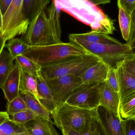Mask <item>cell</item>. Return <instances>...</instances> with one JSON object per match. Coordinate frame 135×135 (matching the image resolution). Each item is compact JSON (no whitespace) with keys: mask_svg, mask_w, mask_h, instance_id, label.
<instances>
[{"mask_svg":"<svg viewBox=\"0 0 135 135\" xmlns=\"http://www.w3.org/2000/svg\"><path fill=\"white\" fill-rule=\"evenodd\" d=\"M12 1L13 0H0V11L2 16L7 12Z\"/></svg>","mask_w":135,"mask_h":135,"instance_id":"obj_35","label":"cell"},{"mask_svg":"<svg viewBox=\"0 0 135 135\" xmlns=\"http://www.w3.org/2000/svg\"><path fill=\"white\" fill-rule=\"evenodd\" d=\"M20 68V93H29L40 102L41 98L37 90L36 76L27 72L21 67Z\"/></svg>","mask_w":135,"mask_h":135,"instance_id":"obj_19","label":"cell"},{"mask_svg":"<svg viewBox=\"0 0 135 135\" xmlns=\"http://www.w3.org/2000/svg\"><path fill=\"white\" fill-rule=\"evenodd\" d=\"M100 106L120 115V100L119 93L115 91L107 81L99 84Z\"/></svg>","mask_w":135,"mask_h":135,"instance_id":"obj_11","label":"cell"},{"mask_svg":"<svg viewBox=\"0 0 135 135\" xmlns=\"http://www.w3.org/2000/svg\"><path fill=\"white\" fill-rule=\"evenodd\" d=\"M10 119L7 112L0 111V126L8 119Z\"/></svg>","mask_w":135,"mask_h":135,"instance_id":"obj_38","label":"cell"},{"mask_svg":"<svg viewBox=\"0 0 135 135\" xmlns=\"http://www.w3.org/2000/svg\"><path fill=\"white\" fill-rule=\"evenodd\" d=\"M100 60L97 56L90 54L42 67L40 72L45 81L70 75L80 77L89 68Z\"/></svg>","mask_w":135,"mask_h":135,"instance_id":"obj_3","label":"cell"},{"mask_svg":"<svg viewBox=\"0 0 135 135\" xmlns=\"http://www.w3.org/2000/svg\"><path fill=\"white\" fill-rule=\"evenodd\" d=\"M129 46L132 50H135V38L131 44V45Z\"/></svg>","mask_w":135,"mask_h":135,"instance_id":"obj_42","label":"cell"},{"mask_svg":"<svg viewBox=\"0 0 135 135\" xmlns=\"http://www.w3.org/2000/svg\"><path fill=\"white\" fill-rule=\"evenodd\" d=\"M28 47L29 46L18 38H14L8 40L5 45V48L8 49L13 61L16 60L17 56L22 55Z\"/></svg>","mask_w":135,"mask_h":135,"instance_id":"obj_24","label":"cell"},{"mask_svg":"<svg viewBox=\"0 0 135 135\" xmlns=\"http://www.w3.org/2000/svg\"><path fill=\"white\" fill-rule=\"evenodd\" d=\"M124 135H135V117L122 119Z\"/></svg>","mask_w":135,"mask_h":135,"instance_id":"obj_32","label":"cell"},{"mask_svg":"<svg viewBox=\"0 0 135 135\" xmlns=\"http://www.w3.org/2000/svg\"><path fill=\"white\" fill-rule=\"evenodd\" d=\"M7 112L9 115L12 116L23 110L28 109L26 104L20 96L16 97L7 105Z\"/></svg>","mask_w":135,"mask_h":135,"instance_id":"obj_28","label":"cell"},{"mask_svg":"<svg viewBox=\"0 0 135 135\" xmlns=\"http://www.w3.org/2000/svg\"><path fill=\"white\" fill-rule=\"evenodd\" d=\"M70 42L75 40H82L89 43L108 45H120L122 43L109 35L91 31L84 33L69 35Z\"/></svg>","mask_w":135,"mask_h":135,"instance_id":"obj_16","label":"cell"},{"mask_svg":"<svg viewBox=\"0 0 135 135\" xmlns=\"http://www.w3.org/2000/svg\"><path fill=\"white\" fill-rule=\"evenodd\" d=\"M94 135H107L105 131H104L103 128L101 125L99 123L98 118L97 121V128L95 131Z\"/></svg>","mask_w":135,"mask_h":135,"instance_id":"obj_37","label":"cell"},{"mask_svg":"<svg viewBox=\"0 0 135 135\" xmlns=\"http://www.w3.org/2000/svg\"><path fill=\"white\" fill-rule=\"evenodd\" d=\"M98 114H99V113H98ZM97 121L95 124L93 126V127L89 131H88L86 132L80 133V132L75 131H71L69 132L68 135H94L95 131H96V128H97Z\"/></svg>","mask_w":135,"mask_h":135,"instance_id":"obj_36","label":"cell"},{"mask_svg":"<svg viewBox=\"0 0 135 135\" xmlns=\"http://www.w3.org/2000/svg\"><path fill=\"white\" fill-rule=\"evenodd\" d=\"M23 0H13L9 8L2 16L1 34L6 42L17 36L25 34L29 21L23 12Z\"/></svg>","mask_w":135,"mask_h":135,"instance_id":"obj_6","label":"cell"},{"mask_svg":"<svg viewBox=\"0 0 135 135\" xmlns=\"http://www.w3.org/2000/svg\"><path fill=\"white\" fill-rule=\"evenodd\" d=\"M50 2L49 0H23V13L29 24L40 12L46 10Z\"/></svg>","mask_w":135,"mask_h":135,"instance_id":"obj_20","label":"cell"},{"mask_svg":"<svg viewBox=\"0 0 135 135\" xmlns=\"http://www.w3.org/2000/svg\"><path fill=\"white\" fill-rule=\"evenodd\" d=\"M98 109L88 110L65 103L57 107L51 115L54 124L63 135H68L70 131L83 133L89 131L97 120Z\"/></svg>","mask_w":135,"mask_h":135,"instance_id":"obj_1","label":"cell"},{"mask_svg":"<svg viewBox=\"0 0 135 135\" xmlns=\"http://www.w3.org/2000/svg\"><path fill=\"white\" fill-rule=\"evenodd\" d=\"M16 61L21 68L36 77L41 69V67L24 55L17 56L16 58Z\"/></svg>","mask_w":135,"mask_h":135,"instance_id":"obj_27","label":"cell"},{"mask_svg":"<svg viewBox=\"0 0 135 135\" xmlns=\"http://www.w3.org/2000/svg\"><path fill=\"white\" fill-rule=\"evenodd\" d=\"M54 135H60L59 134V133L57 132L56 131V129H55L54 131Z\"/></svg>","mask_w":135,"mask_h":135,"instance_id":"obj_44","label":"cell"},{"mask_svg":"<svg viewBox=\"0 0 135 135\" xmlns=\"http://www.w3.org/2000/svg\"><path fill=\"white\" fill-rule=\"evenodd\" d=\"M20 66L16 61L14 68L5 82L2 89L8 102L20 96Z\"/></svg>","mask_w":135,"mask_h":135,"instance_id":"obj_14","label":"cell"},{"mask_svg":"<svg viewBox=\"0 0 135 135\" xmlns=\"http://www.w3.org/2000/svg\"><path fill=\"white\" fill-rule=\"evenodd\" d=\"M26 131L23 125L10 119L6 120L0 126V135H16Z\"/></svg>","mask_w":135,"mask_h":135,"instance_id":"obj_25","label":"cell"},{"mask_svg":"<svg viewBox=\"0 0 135 135\" xmlns=\"http://www.w3.org/2000/svg\"><path fill=\"white\" fill-rule=\"evenodd\" d=\"M13 61L8 51L4 49L0 55V89L14 67Z\"/></svg>","mask_w":135,"mask_h":135,"instance_id":"obj_22","label":"cell"},{"mask_svg":"<svg viewBox=\"0 0 135 135\" xmlns=\"http://www.w3.org/2000/svg\"><path fill=\"white\" fill-rule=\"evenodd\" d=\"M16 135H31L28 133L27 131L25 132H22V133H19Z\"/></svg>","mask_w":135,"mask_h":135,"instance_id":"obj_43","label":"cell"},{"mask_svg":"<svg viewBox=\"0 0 135 135\" xmlns=\"http://www.w3.org/2000/svg\"><path fill=\"white\" fill-rule=\"evenodd\" d=\"M20 39L29 46L54 44L45 10L29 24L26 32L21 35Z\"/></svg>","mask_w":135,"mask_h":135,"instance_id":"obj_7","label":"cell"},{"mask_svg":"<svg viewBox=\"0 0 135 135\" xmlns=\"http://www.w3.org/2000/svg\"><path fill=\"white\" fill-rule=\"evenodd\" d=\"M135 38V8L131 16V25L129 39L126 44L128 46L131 45Z\"/></svg>","mask_w":135,"mask_h":135,"instance_id":"obj_34","label":"cell"},{"mask_svg":"<svg viewBox=\"0 0 135 135\" xmlns=\"http://www.w3.org/2000/svg\"><path fill=\"white\" fill-rule=\"evenodd\" d=\"M93 3L97 6V5L100 4H105V3H109L110 2L109 1H91Z\"/></svg>","mask_w":135,"mask_h":135,"instance_id":"obj_40","label":"cell"},{"mask_svg":"<svg viewBox=\"0 0 135 135\" xmlns=\"http://www.w3.org/2000/svg\"><path fill=\"white\" fill-rule=\"evenodd\" d=\"M12 117V120L13 121L23 125L35 119L37 117L36 115L31 110L28 109L14 114Z\"/></svg>","mask_w":135,"mask_h":135,"instance_id":"obj_29","label":"cell"},{"mask_svg":"<svg viewBox=\"0 0 135 135\" xmlns=\"http://www.w3.org/2000/svg\"><path fill=\"white\" fill-rule=\"evenodd\" d=\"M71 43L81 47L90 54L97 56L110 67L115 68L126 56L134 52L126 44L108 45L82 40H75Z\"/></svg>","mask_w":135,"mask_h":135,"instance_id":"obj_4","label":"cell"},{"mask_svg":"<svg viewBox=\"0 0 135 135\" xmlns=\"http://www.w3.org/2000/svg\"><path fill=\"white\" fill-rule=\"evenodd\" d=\"M119 83V94L120 100L135 92V77L130 74L120 63L116 68Z\"/></svg>","mask_w":135,"mask_h":135,"instance_id":"obj_15","label":"cell"},{"mask_svg":"<svg viewBox=\"0 0 135 135\" xmlns=\"http://www.w3.org/2000/svg\"><path fill=\"white\" fill-rule=\"evenodd\" d=\"M122 119L135 117V92L120 101L119 109Z\"/></svg>","mask_w":135,"mask_h":135,"instance_id":"obj_23","label":"cell"},{"mask_svg":"<svg viewBox=\"0 0 135 135\" xmlns=\"http://www.w3.org/2000/svg\"><path fill=\"white\" fill-rule=\"evenodd\" d=\"M99 84H83L75 89L65 103L80 108L93 110L100 107Z\"/></svg>","mask_w":135,"mask_h":135,"instance_id":"obj_8","label":"cell"},{"mask_svg":"<svg viewBox=\"0 0 135 135\" xmlns=\"http://www.w3.org/2000/svg\"><path fill=\"white\" fill-rule=\"evenodd\" d=\"M122 63L127 71L135 77V53L134 52L126 56Z\"/></svg>","mask_w":135,"mask_h":135,"instance_id":"obj_31","label":"cell"},{"mask_svg":"<svg viewBox=\"0 0 135 135\" xmlns=\"http://www.w3.org/2000/svg\"><path fill=\"white\" fill-rule=\"evenodd\" d=\"M110 67L100 60L94 66L89 68L80 77L83 84H100L106 81Z\"/></svg>","mask_w":135,"mask_h":135,"instance_id":"obj_13","label":"cell"},{"mask_svg":"<svg viewBox=\"0 0 135 135\" xmlns=\"http://www.w3.org/2000/svg\"><path fill=\"white\" fill-rule=\"evenodd\" d=\"M61 10L82 23L90 25L93 23L110 19L91 1L85 0H55Z\"/></svg>","mask_w":135,"mask_h":135,"instance_id":"obj_5","label":"cell"},{"mask_svg":"<svg viewBox=\"0 0 135 135\" xmlns=\"http://www.w3.org/2000/svg\"><path fill=\"white\" fill-rule=\"evenodd\" d=\"M106 81L111 87L117 92H119V77L116 69L110 67L109 69Z\"/></svg>","mask_w":135,"mask_h":135,"instance_id":"obj_30","label":"cell"},{"mask_svg":"<svg viewBox=\"0 0 135 135\" xmlns=\"http://www.w3.org/2000/svg\"><path fill=\"white\" fill-rule=\"evenodd\" d=\"M36 80L38 93L41 98L40 102L51 114L57 106L54 101L51 91L42 76L40 71L36 76Z\"/></svg>","mask_w":135,"mask_h":135,"instance_id":"obj_17","label":"cell"},{"mask_svg":"<svg viewBox=\"0 0 135 135\" xmlns=\"http://www.w3.org/2000/svg\"><path fill=\"white\" fill-rule=\"evenodd\" d=\"M2 16L0 11V33H1L2 29Z\"/></svg>","mask_w":135,"mask_h":135,"instance_id":"obj_41","label":"cell"},{"mask_svg":"<svg viewBox=\"0 0 135 135\" xmlns=\"http://www.w3.org/2000/svg\"><path fill=\"white\" fill-rule=\"evenodd\" d=\"M61 10L57 5L55 1H52L47 9V15L51 36L54 44L62 43L61 40Z\"/></svg>","mask_w":135,"mask_h":135,"instance_id":"obj_12","label":"cell"},{"mask_svg":"<svg viewBox=\"0 0 135 135\" xmlns=\"http://www.w3.org/2000/svg\"><path fill=\"white\" fill-rule=\"evenodd\" d=\"M6 42L5 40H4V38L0 33V55L4 50V48H5Z\"/></svg>","mask_w":135,"mask_h":135,"instance_id":"obj_39","label":"cell"},{"mask_svg":"<svg viewBox=\"0 0 135 135\" xmlns=\"http://www.w3.org/2000/svg\"><path fill=\"white\" fill-rule=\"evenodd\" d=\"M119 8V21L122 36L127 41L131 30V16L128 15L122 8Z\"/></svg>","mask_w":135,"mask_h":135,"instance_id":"obj_26","label":"cell"},{"mask_svg":"<svg viewBox=\"0 0 135 135\" xmlns=\"http://www.w3.org/2000/svg\"><path fill=\"white\" fill-rule=\"evenodd\" d=\"M98 120L107 135H124L122 119L120 115L100 106Z\"/></svg>","mask_w":135,"mask_h":135,"instance_id":"obj_10","label":"cell"},{"mask_svg":"<svg viewBox=\"0 0 135 135\" xmlns=\"http://www.w3.org/2000/svg\"><path fill=\"white\" fill-rule=\"evenodd\" d=\"M88 54L89 53L85 50L73 43L62 42L45 46H29L22 55L42 67Z\"/></svg>","mask_w":135,"mask_h":135,"instance_id":"obj_2","label":"cell"},{"mask_svg":"<svg viewBox=\"0 0 135 135\" xmlns=\"http://www.w3.org/2000/svg\"><path fill=\"white\" fill-rule=\"evenodd\" d=\"M53 124L37 117L35 119L23 124L31 135H54Z\"/></svg>","mask_w":135,"mask_h":135,"instance_id":"obj_18","label":"cell"},{"mask_svg":"<svg viewBox=\"0 0 135 135\" xmlns=\"http://www.w3.org/2000/svg\"><path fill=\"white\" fill-rule=\"evenodd\" d=\"M117 5L131 16L135 8V0H119Z\"/></svg>","mask_w":135,"mask_h":135,"instance_id":"obj_33","label":"cell"},{"mask_svg":"<svg viewBox=\"0 0 135 135\" xmlns=\"http://www.w3.org/2000/svg\"><path fill=\"white\" fill-rule=\"evenodd\" d=\"M20 96L24 101L28 109L31 110L36 116L54 124L50 112L33 96L28 92L20 93Z\"/></svg>","mask_w":135,"mask_h":135,"instance_id":"obj_21","label":"cell"},{"mask_svg":"<svg viewBox=\"0 0 135 135\" xmlns=\"http://www.w3.org/2000/svg\"><path fill=\"white\" fill-rule=\"evenodd\" d=\"M46 81L51 91L57 107L65 103L72 92L83 84L80 77L73 75Z\"/></svg>","mask_w":135,"mask_h":135,"instance_id":"obj_9","label":"cell"}]
</instances>
